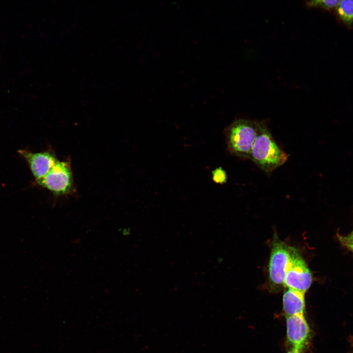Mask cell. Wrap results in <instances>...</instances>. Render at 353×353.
<instances>
[{
  "mask_svg": "<svg viewBox=\"0 0 353 353\" xmlns=\"http://www.w3.org/2000/svg\"><path fill=\"white\" fill-rule=\"evenodd\" d=\"M288 158V154L273 138L266 122L257 121V135L250 159L261 170L268 174L283 165Z\"/></svg>",
  "mask_w": 353,
  "mask_h": 353,
  "instance_id": "obj_1",
  "label": "cell"
},
{
  "mask_svg": "<svg viewBox=\"0 0 353 353\" xmlns=\"http://www.w3.org/2000/svg\"><path fill=\"white\" fill-rule=\"evenodd\" d=\"M257 131V121L235 120L224 130L228 152L238 157L250 159Z\"/></svg>",
  "mask_w": 353,
  "mask_h": 353,
  "instance_id": "obj_2",
  "label": "cell"
},
{
  "mask_svg": "<svg viewBox=\"0 0 353 353\" xmlns=\"http://www.w3.org/2000/svg\"><path fill=\"white\" fill-rule=\"evenodd\" d=\"M290 255V247L274 235L268 265L269 287L274 292L284 286V279Z\"/></svg>",
  "mask_w": 353,
  "mask_h": 353,
  "instance_id": "obj_3",
  "label": "cell"
},
{
  "mask_svg": "<svg viewBox=\"0 0 353 353\" xmlns=\"http://www.w3.org/2000/svg\"><path fill=\"white\" fill-rule=\"evenodd\" d=\"M312 281V275L305 261L296 248L290 247L284 286L305 294L311 286Z\"/></svg>",
  "mask_w": 353,
  "mask_h": 353,
  "instance_id": "obj_4",
  "label": "cell"
},
{
  "mask_svg": "<svg viewBox=\"0 0 353 353\" xmlns=\"http://www.w3.org/2000/svg\"><path fill=\"white\" fill-rule=\"evenodd\" d=\"M41 186L55 195H65L71 192L73 176L70 164L67 161H57L48 174L36 180Z\"/></svg>",
  "mask_w": 353,
  "mask_h": 353,
  "instance_id": "obj_5",
  "label": "cell"
},
{
  "mask_svg": "<svg viewBox=\"0 0 353 353\" xmlns=\"http://www.w3.org/2000/svg\"><path fill=\"white\" fill-rule=\"evenodd\" d=\"M286 342L291 349L303 353L308 347L311 332L304 315L285 316Z\"/></svg>",
  "mask_w": 353,
  "mask_h": 353,
  "instance_id": "obj_6",
  "label": "cell"
},
{
  "mask_svg": "<svg viewBox=\"0 0 353 353\" xmlns=\"http://www.w3.org/2000/svg\"><path fill=\"white\" fill-rule=\"evenodd\" d=\"M18 152L27 163L36 181L44 177L58 161L54 154L48 151L33 152L20 150Z\"/></svg>",
  "mask_w": 353,
  "mask_h": 353,
  "instance_id": "obj_7",
  "label": "cell"
},
{
  "mask_svg": "<svg viewBox=\"0 0 353 353\" xmlns=\"http://www.w3.org/2000/svg\"><path fill=\"white\" fill-rule=\"evenodd\" d=\"M283 311L285 316L304 315V293L286 288L282 298Z\"/></svg>",
  "mask_w": 353,
  "mask_h": 353,
  "instance_id": "obj_8",
  "label": "cell"
},
{
  "mask_svg": "<svg viewBox=\"0 0 353 353\" xmlns=\"http://www.w3.org/2000/svg\"><path fill=\"white\" fill-rule=\"evenodd\" d=\"M338 19L348 27L353 24V0H342L335 8Z\"/></svg>",
  "mask_w": 353,
  "mask_h": 353,
  "instance_id": "obj_9",
  "label": "cell"
},
{
  "mask_svg": "<svg viewBox=\"0 0 353 353\" xmlns=\"http://www.w3.org/2000/svg\"><path fill=\"white\" fill-rule=\"evenodd\" d=\"M342 0H309L306 5L310 8H320L331 11L338 6Z\"/></svg>",
  "mask_w": 353,
  "mask_h": 353,
  "instance_id": "obj_10",
  "label": "cell"
},
{
  "mask_svg": "<svg viewBox=\"0 0 353 353\" xmlns=\"http://www.w3.org/2000/svg\"><path fill=\"white\" fill-rule=\"evenodd\" d=\"M212 179L217 184H223L227 181V172L222 167H217L212 171Z\"/></svg>",
  "mask_w": 353,
  "mask_h": 353,
  "instance_id": "obj_11",
  "label": "cell"
},
{
  "mask_svg": "<svg viewBox=\"0 0 353 353\" xmlns=\"http://www.w3.org/2000/svg\"><path fill=\"white\" fill-rule=\"evenodd\" d=\"M338 237L340 242L353 252V238L348 235L344 236L338 235Z\"/></svg>",
  "mask_w": 353,
  "mask_h": 353,
  "instance_id": "obj_12",
  "label": "cell"
},
{
  "mask_svg": "<svg viewBox=\"0 0 353 353\" xmlns=\"http://www.w3.org/2000/svg\"><path fill=\"white\" fill-rule=\"evenodd\" d=\"M287 353H301L299 351L294 349H291Z\"/></svg>",
  "mask_w": 353,
  "mask_h": 353,
  "instance_id": "obj_13",
  "label": "cell"
},
{
  "mask_svg": "<svg viewBox=\"0 0 353 353\" xmlns=\"http://www.w3.org/2000/svg\"><path fill=\"white\" fill-rule=\"evenodd\" d=\"M348 236L350 237L353 238V230Z\"/></svg>",
  "mask_w": 353,
  "mask_h": 353,
  "instance_id": "obj_14",
  "label": "cell"
}]
</instances>
